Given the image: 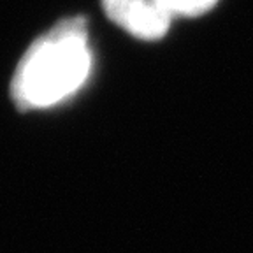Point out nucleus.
I'll return each mask as SVG.
<instances>
[{"label": "nucleus", "mask_w": 253, "mask_h": 253, "mask_svg": "<svg viewBox=\"0 0 253 253\" xmlns=\"http://www.w3.org/2000/svg\"><path fill=\"white\" fill-rule=\"evenodd\" d=\"M90 69L86 20H62L21 56L11 81V99L21 111L51 107L79 90Z\"/></svg>", "instance_id": "nucleus-1"}, {"label": "nucleus", "mask_w": 253, "mask_h": 253, "mask_svg": "<svg viewBox=\"0 0 253 253\" xmlns=\"http://www.w3.org/2000/svg\"><path fill=\"white\" fill-rule=\"evenodd\" d=\"M102 7L113 23L142 41L162 39L172 20L160 0H102Z\"/></svg>", "instance_id": "nucleus-2"}, {"label": "nucleus", "mask_w": 253, "mask_h": 253, "mask_svg": "<svg viewBox=\"0 0 253 253\" xmlns=\"http://www.w3.org/2000/svg\"><path fill=\"white\" fill-rule=\"evenodd\" d=\"M170 16H201L211 11L218 0H160Z\"/></svg>", "instance_id": "nucleus-3"}]
</instances>
